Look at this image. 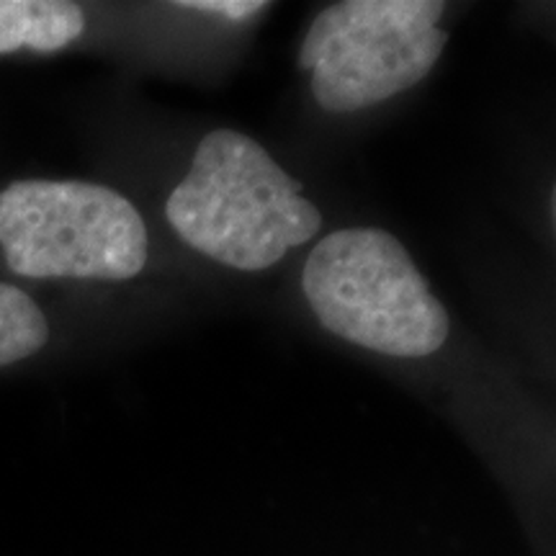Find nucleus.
Segmentation results:
<instances>
[{
	"label": "nucleus",
	"mask_w": 556,
	"mask_h": 556,
	"mask_svg": "<svg viewBox=\"0 0 556 556\" xmlns=\"http://www.w3.org/2000/svg\"><path fill=\"white\" fill-rule=\"evenodd\" d=\"M302 289L325 330L368 351L422 358L448 338V312L384 229H340L319 240Z\"/></svg>",
	"instance_id": "obj_2"
},
{
	"label": "nucleus",
	"mask_w": 556,
	"mask_h": 556,
	"mask_svg": "<svg viewBox=\"0 0 556 556\" xmlns=\"http://www.w3.org/2000/svg\"><path fill=\"white\" fill-rule=\"evenodd\" d=\"M86 29L80 5L65 0H0V54L58 52Z\"/></svg>",
	"instance_id": "obj_5"
},
{
	"label": "nucleus",
	"mask_w": 556,
	"mask_h": 556,
	"mask_svg": "<svg viewBox=\"0 0 556 556\" xmlns=\"http://www.w3.org/2000/svg\"><path fill=\"white\" fill-rule=\"evenodd\" d=\"M0 248L26 278L127 281L148 263V227L106 186L31 178L0 191Z\"/></svg>",
	"instance_id": "obj_3"
},
{
	"label": "nucleus",
	"mask_w": 556,
	"mask_h": 556,
	"mask_svg": "<svg viewBox=\"0 0 556 556\" xmlns=\"http://www.w3.org/2000/svg\"><path fill=\"white\" fill-rule=\"evenodd\" d=\"M165 217L193 250L238 270L270 268L323 227L302 184L255 139L232 129L201 139Z\"/></svg>",
	"instance_id": "obj_1"
},
{
	"label": "nucleus",
	"mask_w": 556,
	"mask_h": 556,
	"mask_svg": "<svg viewBox=\"0 0 556 556\" xmlns=\"http://www.w3.org/2000/svg\"><path fill=\"white\" fill-rule=\"evenodd\" d=\"M184 9L204 11V13H217V16H227L232 21L248 18L268 9V3H261V0H189V3H180Z\"/></svg>",
	"instance_id": "obj_7"
},
{
	"label": "nucleus",
	"mask_w": 556,
	"mask_h": 556,
	"mask_svg": "<svg viewBox=\"0 0 556 556\" xmlns=\"http://www.w3.org/2000/svg\"><path fill=\"white\" fill-rule=\"evenodd\" d=\"M441 16L435 0H345L325 9L299 50L315 101L348 114L417 86L446 47Z\"/></svg>",
	"instance_id": "obj_4"
},
{
	"label": "nucleus",
	"mask_w": 556,
	"mask_h": 556,
	"mask_svg": "<svg viewBox=\"0 0 556 556\" xmlns=\"http://www.w3.org/2000/svg\"><path fill=\"white\" fill-rule=\"evenodd\" d=\"M50 340V323L24 291L0 283V366H11L41 351Z\"/></svg>",
	"instance_id": "obj_6"
}]
</instances>
